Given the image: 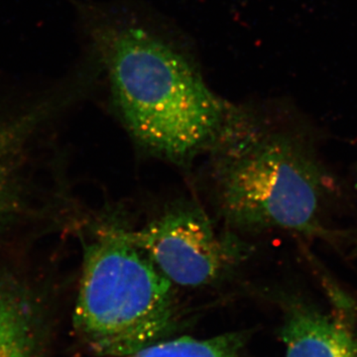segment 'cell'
<instances>
[{"label": "cell", "instance_id": "obj_4", "mask_svg": "<svg viewBox=\"0 0 357 357\" xmlns=\"http://www.w3.org/2000/svg\"><path fill=\"white\" fill-rule=\"evenodd\" d=\"M128 236L174 286L201 288L229 276L251 248L232 231L222 232L198 206L169 208Z\"/></svg>", "mask_w": 357, "mask_h": 357}, {"label": "cell", "instance_id": "obj_6", "mask_svg": "<svg viewBox=\"0 0 357 357\" xmlns=\"http://www.w3.org/2000/svg\"><path fill=\"white\" fill-rule=\"evenodd\" d=\"M43 319L24 291L0 278V357H46Z\"/></svg>", "mask_w": 357, "mask_h": 357}, {"label": "cell", "instance_id": "obj_5", "mask_svg": "<svg viewBox=\"0 0 357 357\" xmlns=\"http://www.w3.org/2000/svg\"><path fill=\"white\" fill-rule=\"evenodd\" d=\"M335 296L337 310L295 296L281 300L284 357H357L356 312Z\"/></svg>", "mask_w": 357, "mask_h": 357}, {"label": "cell", "instance_id": "obj_3", "mask_svg": "<svg viewBox=\"0 0 357 357\" xmlns=\"http://www.w3.org/2000/svg\"><path fill=\"white\" fill-rule=\"evenodd\" d=\"M110 222L84 246L74 325L93 357L128 356L172 337L180 326L175 286Z\"/></svg>", "mask_w": 357, "mask_h": 357}, {"label": "cell", "instance_id": "obj_2", "mask_svg": "<svg viewBox=\"0 0 357 357\" xmlns=\"http://www.w3.org/2000/svg\"><path fill=\"white\" fill-rule=\"evenodd\" d=\"M208 151L215 204L230 229L325 231L326 174L300 136L234 107Z\"/></svg>", "mask_w": 357, "mask_h": 357}, {"label": "cell", "instance_id": "obj_7", "mask_svg": "<svg viewBox=\"0 0 357 357\" xmlns=\"http://www.w3.org/2000/svg\"><path fill=\"white\" fill-rule=\"evenodd\" d=\"M245 333H222L210 338L169 337L116 357H250Z\"/></svg>", "mask_w": 357, "mask_h": 357}, {"label": "cell", "instance_id": "obj_8", "mask_svg": "<svg viewBox=\"0 0 357 357\" xmlns=\"http://www.w3.org/2000/svg\"><path fill=\"white\" fill-rule=\"evenodd\" d=\"M14 141L10 133L0 132V217L6 206L10 178V154Z\"/></svg>", "mask_w": 357, "mask_h": 357}, {"label": "cell", "instance_id": "obj_1", "mask_svg": "<svg viewBox=\"0 0 357 357\" xmlns=\"http://www.w3.org/2000/svg\"><path fill=\"white\" fill-rule=\"evenodd\" d=\"M93 41L124 126L150 153L178 165L208 151L236 105L172 44L136 23H102Z\"/></svg>", "mask_w": 357, "mask_h": 357}]
</instances>
